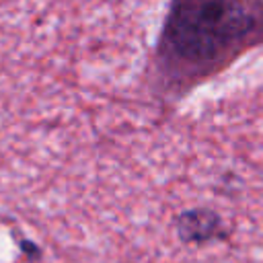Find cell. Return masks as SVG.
Masks as SVG:
<instances>
[{
	"instance_id": "1",
	"label": "cell",
	"mask_w": 263,
	"mask_h": 263,
	"mask_svg": "<svg viewBox=\"0 0 263 263\" xmlns=\"http://www.w3.org/2000/svg\"><path fill=\"white\" fill-rule=\"evenodd\" d=\"M263 45V0H168L146 66V86L179 103Z\"/></svg>"
},
{
	"instance_id": "2",
	"label": "cell",
	"mask_w": 263,
	"mask_h": 263,
	"mask_svg": "<svg viewBox=\"0 0 263 263\" xmlns=\"http://www.w3.org/2000/svg\"><path fill=\"white\" fill-rule=\"evenodd\" d=\"M175 230L179 240L187 245H205L226 238L222 218L210 208H193L181 212L175 220Z\"/></svg>"
}]
</instances>
